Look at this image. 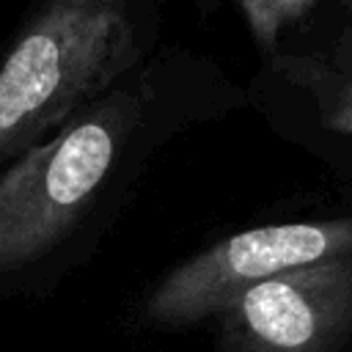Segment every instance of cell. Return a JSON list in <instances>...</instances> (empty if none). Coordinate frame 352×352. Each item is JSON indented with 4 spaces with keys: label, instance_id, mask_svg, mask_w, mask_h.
<instances>
[{
    "label": "cell",
    "instance_id": "4",
    "mask_svg": "<svg viewBox=\"0 0 352 352\" xmlns=\"http://www.w3.org/2000/svg\"><path fill=\"white\" fill-rule=\"evenodd\" d=\"M228 352H336L352 336V256L253 286L220 314Z\"/></svg>",
    "mask_w": 352,
    "mask_h": 352
},
{
    "label": "cell",
    "instance_id": "6",
    "mask_svg": "<svg viewBox=\"0 0 352 352\" xmlns=\"http://www.w3.org/2000/svg\"><path fill=\"white\" fill-rule=\"evenodd\" d=\"M236 8L261 55L272 60L280 44V33L308 19L314 11H319V3L316 0H242Z\"/></svg>",
    "mask_w": 352,
    "mask_h": 352
},
{
    "label": "cell",
    "instance_id": "2",
    "mask_svg": "<svg viewBox=\"0 0 352 352\" xmlns=\"http://www.w3.org/2000/svg\"><path fill=\"white\" fill-rule=\"evenodd\" d=\"M140 99L116 91L85 107L0 176V280L52 253L88 214L140 124Z\"/></svg>",
    "mask_w": 352,
    "mask_h": 352
},
{
    "label": "cell",
    "instance_id": "3",
    "mask_svg": "<svg viewBox=\"0 0 352 352\" xmlns=\"http://www.w3.org/2000/svg\"><path fill=\"white\" fill-rule=\"evenodd\" d=\"M352 256V217L275 223L231 234L176 264L143 300V319L187 327L220 316L231 300L283 272Z\"/></svg>",
    "mask_w": 352,
    "mask_h": 352
},
{
    "label": "cell",
    "instance_id": "1",
    "mask_svg": "<svg viewBox=\"0 0 352 352\" xmlns=\"http://www.w3.org/2000/svg\"><path fill=\"white\" fill-rule=\"evenodd\" d=\"M140 55V22L121 0L41 6L0 60V168L63 129Z\"/></svg>",
    "mask_w": 352,
    "mask_h": 352
},
{
    "label": "cell",
    "instance_id": "5",
    "mask_svg": "<svg viewBox=\"0 0 352 352\" xmlns=\"http://www.w3.org/2000/svg\"><path fill=\"white\" fill-rule=\"evenodd\" d=\"M270 66L314 99L324 129L352 135V6L327 52L275 55Z\"/></svg>",
    "mask_w": 352,
    "mask_h": 352
}]
</instances>
